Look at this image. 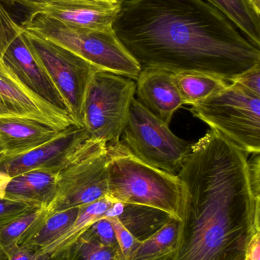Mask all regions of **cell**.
Returning <instances> with one entry per match:
<instances>
[{
	"label": "cell",
	"mask_w": 260,
	"mask_h": 260,
	"mask_svg": "<svg viewBox=\"0 0 260 260\" xmlns=\"http://www.w3.org/2000/svg\"><path fill=\"white\" fill-rule=\"evenodd\" d=\"M253 154L248 160L249 174L253 191L260 196V155L259 153Z\"/></svg>",
	"instance_id": "30"
},
{
	"label": "cell",
	"mask_w": 260,
	"mask_h": 260,
	"mask_svg": "<svg viewBox=\"0 0 260 260\" xmlns=\"http://www.w3.org/2000/svg\"><path fill=\"white\" fill-rule=\"evenodd\" d=\"M46 209H38L30 213L18 217L0 226V250L7 258L9 253L19 247L24 235L44 215Z\"/></svg>",
	"instance_id": "24"
},
{
	"label": "cell",
	"mask_w": 260,
	"mask_h": 260,
	"mask_svg": "<svg viewBox=\"0 0 260 260\" xmlns=\"http://www.w3.org/2000/svg\"><path fill=\"white\" fill-rule=\"evenodd\" d=\"M250 2L256 9V12L260 14V0H250Z\"/></svg>",
	"instance_id": "36"
},
{
	"label": "cell",
	"mask_w": 260,
	"mask_h": 260,
	"mask_svg": "<svg viewBox=\"0 0 260 260\" xmlns=\"http://www.w3.org/2000/svg\"><path fill=\"white\" fill-rule=\"evenodd\" d=\"M99 1L110 2V3H119L121 0H99Z\"/></svg>",
	"instance_id": "38"
},
{
	"label": "cell",
	"mask_w": 260,
	"mask_h": 260,
	"mask_svg": "<svg viewBox=\"0 0 260 260\" xmlns=\"http://www.w3.org/2000/svg\"><path fill=\"white\" fill-rule=\"evenodd\" d=\"M135 91L129 78L103 70L93 75L83 104V127L90 139L108 146L120 142Z\"/></svg>",
	"instance_id": "6"
},
{
	"label": "cell",
	"mask_w": 260,
	"mask_h": 260,
	"mask_svg": "<svg viewBox=\"0 0 260 260\" xmlns=\"http://www.w3.org/2000/svg\"><path fill=\"white\" fill-rule=\"evenodd\" d=\"M114 203L105 197L90 204L79 207V213L73 225L54 242L41 250L47 253L52 260H60L75 241L98 220L103 218L108 209Z\"/></svg>",
	"instance_id": "19"
},
{
	"label": "cell",
	"mask_w": 260,
	"mask_h": 260,
	"mask_svg": "<svg viewBox=\"0 0 260 260\" xmlns=\"http://www.w3.org/2000/svg\"><path fill=\"white\" fill-rule=\"evenodd\" d=\"M120 2L61 0L24 6L28 12L43 14L64 24L90 29L112 28L120 10Z\"/></svg>",
	"instance_id": "13"
},
{
	"label": "cell",
	"mask_w": 260,
	"mask_h": 260,
	"mask_svg": "<svg viewBox=\"0 0 260 260\" xmlns=\"http://www.w3.org/2000/svg\"><path fill=\"white\" fill-rule=\"evenodd\" d=\"M23 34L31 51L64 99L75 124L84 128V100L90 81L99 69L53 41L24 29Z\"/></svg>",
	"instance_id": "8"
},
{
	"label": "cell",
	"mask_w": 260,
	"mask_h": 260,
	"mask_svg": "<svg viewBox=\"0 0 260 260\" xmlns=\"http://www.w3.org/2000/svg\"><path fill=\"white\" fill-rule=\"evenodd\" d=\"M60 260H124L119 247L99 242L84 232Z\"/></svg>",
	"instance_id": "23"
},
{
	"label": "cell",
	"mask_w": 260,
	"mask_h": 260,
	"mask_svg": "<svg viewBox=\"0 0 260 260\" xmlns=\"http://www.w3.org/2000/svg\"><path fill=\"white\" fill-rule=\"evenodd\" d=\"M172 253H174V251L169 252V253L160 255V256H156V257L150 260H170L171 258H172Z\"/></svg>",
	"instance_id": "34"
},
{
	"label": "cell",
	"mask_w": 260,
	"mask_h": 260,
	"mask_svg": "<svg viewBox=\"0 0 260 260\" xmlns=\"http://www.w3.org/2000/svg\"><path fill=\"white\" fill-rule=\"evenodd\" d=\"M0 62L9 75L29 92L52 106L68 112L64 99L50 76L26 44L22 27L6 49Z\"/></svg>",
	"instance_id": "11"
},
{
	"label": "cell",
	"mask_w": 260,
	"mask_h": 260,
	"mask_svg": "<svg viewBox=\"0 0 260 260\" xmlns=\"http://www.w3.org/2000/svg\"><path fill=\"white\" fill-rule=\"evenodd\" d=\"M85 128L72 125L51 142L32 151L0 157V183L19 174L38 169L56 173L80 157L93 145Z\"/></svg>",
	"instance_id": "10"
},
{
	"label": "cell",
	"mask_w": 260,
	"mask_h": 260,
	"mask_svg": "<svg viewBox=\"0 0 260 260\" xmlns=\"http://www.w3.org/2000/svg\"><path fill=\"white\" fill-rule=\"evenodd\" d=\"M0 260H6V257H5L4 254L2 253L1 250H0Z\"/></svg>",
	"instance_id": "39"
},
{
	"label": "cell",
	"mask_w": 260,
	"mask_h": 260,
	"mask_svg": "<svg viewBox=\"0 0 260 260\" xmlns=\"http://www.w3.org/2000/svg\"><path fill=\"white\" fill-rule=\"evenodd\" d=\"M110 153L106 142L96 140L80 157L57 174V188L48 212L81 207L108 195Z\"/></svg>",
	"instance_id": "9"
},
{
	"label": "cell",
	"mask_w": 260,
	"mask_h": 260,
	"mask_svg": "<svg viewBox=\"0 0 260 260\" xmlns=\"http://www.w3.org/2000/svg\"><path fill=\"white\" fill-rule=\"evenodd\" d=\"M175 74L177 86L185 105L199 103L224 89L229 84L221 78L204 73Z\"/></svg>",
	"instance_id": "21"
},
{
	"label": "cell",
	"mask_w": 260,
	"mask_h": 260,
	"mask_svg": "<svg viewBox=\"0 0 260 260\" xmlns=\"http://www.w3.org/2000/svg\"><path fill=\"white\" fill-rule=\"evenodd\" d=\"M190 111L246 154L259 153L260 95L230 82Z\"/></svg>",
	"instance_id": "5"
},
{
	"label": "cell",
	"mask_w": 260,
	"mask_h": 260,
	"mask_svg": "<svg viewBox=\"0 0 260 260\" xmlns=\"http://www.w3.org/2000/svg\"><path fill=\"white\" fill-rule=\"evenodd\" d=\"M180 221L170 218L160 229L140 241L128 260H150L172 252L177 245Z\"/></svg>",
	"instance_id": "22"
},
{
	"label": "cell",
	"mask_w": 260,
	"mask_h": 260,
	"mask_svg": "<svg viewBox=\"0 0 260 260\" xmlns=\"http://www.w3.org/2000/svg\"><path fill=\"white\" fill-rule=\"evenodd\" d=\"M38 209L41 208L0 197V226Z\"/></svg>",
	"instance_id": "27"
},
{
	"label": "cell",
	"mask_w": 260,
	"mask_h": 260,
	"mask_svg": "<svg viewBox=\"0 0 260 260\" xmlns=\"http://www.w3.org/2000/svg\"><path fill=\"white\" fill-rule=\"evenodd\" d=\"M20 26L68 49L99 70L133 80L137 79L141 70L112 28L101 30L76 27L36 12H28Z\"/></svg>",
	"instance_id": "4"
},
{
	"label": "cell",
	"mask_w": 260,
	"mask_h": 260,
	"mask_svg": "<svg viewBox=\"0 0 260 260\" xmlns=\"http://www.w3.org/2000/svg\"><path fill=\"white\" fill-rule=\"evenodd\" d=\"M2 3H6V4L14 5L15 3H20V0H0Z\"/></svg>",
	"instance_id": "37"
},
{
	"label": "cell",
	"mask_w": 260,
	"mask_h": 260,
	"mask_svg": "<svg viewBox=\"0 0 260 260\" xmlns=\"http://www.w3.org/2000/svg\"><path fill=\"white\" fill-rule=\"evenodd\" d=\"M112 29L141 70L228 82L260 65V47L204 0H121Z\"/></svg>",
	"instance_id": "1"
},
{
	"label": "cell",
	"mask_w": 260,
	"mask_h": 260,
	"mask_svg": "<svg viewBox=\"0 0 260 260\" xmlns=\"http://www.w3.org/2000/svg\"><path fill=\"white\" fill-rule=\"evenodd\" d=\"M177 177L183 203L170 260H244L260 232L247 154L211 129L192 144Z\"/></svg>",
	"instance_id": "2"
},
{
	"label": "cell",
	"mask_w": 260,
	"mask_h": 260,
	"mask_svg": "<svg viewBox=\"0 0 260 260\" xmlns=\"http://www.w3.org/2000/svg\"><path fill=\"white\" fill-rule=\"evenodd\" d=\"M35 260H52L47 253L43 252H37V256Z\"/></svg>",
	"instance_id": "35"
},
{
	"label": "cell",
	"mask_w": 260,
	"mask_h": 260,
	"mask_svg": "<svg viewBox=\"0 0 260 260\" xmlns=\"http://www.w3.org/2000/svg\"><path fill=\"white\" fill-rule=\"evenodd\" d=\"M12 117L35 119L61 131L76 125L68 112L52 106L23 88L0 62V118Z\"/></svg>",
	"instance_id": "12"
},
{
	"label": "cell",
	"mask_w": 260,
	"mask_h": 260,
	"mask_svg": "<svg viewBox=\"0 0 260 260\" xmlns=\"http://www.w3.org/2000/svg\"><path fill=\"white\" fill-rule=\"evenodd\" d=\"M108 218L114 229L116 241L120 249L124 260L129 259L131 253L138 246L140 241L134 238V235L124 226L117 217Z\"/></svg>",
	"instance_id": "26"
},
{
	"label": "cell",
	"mask_w": 260,
	"mask_h": 260,
	"mask_svg": "<svg viewBox=\"0 0 260 260\" xmlns=\"http://www.w3.org/2000/svg\"><path fill=\"white\" fill-rule=\"evenodd\" d=\"M61 1V0H20V5L26 6L31 4H39V3H50V2Z\"/></svg>",
	"instance_id": "33"
},
{
	"label": "cell",
	"mask_w": 260,
	"mask_h": 260,
	"mask_svg": "<svg viewBox=\"0 0 260 260\" xmlns=\"http://www.w3.org/2000/svg\"><path fill=\"white\" fill-rule=\"evenodd\" d=\"M108 150L107 197L119 203L158 209L180 221L183 189L177 174L142 161L121 142Z\"/></svg>",
	"instance_id": "3"
},
{
	"label": "cell",
	"mask_w": 260,
	"mask_h": 260,
	"mask_svg": "<svg viewBox=\"0 0 260 260\" xmlns=\"http://www.w3.org/2000/svg\"><path fill=\"white\" fill-rule=\"evenodd\" d=\"M85 232L105 245L119 247L114 229L108 218H101L98 220Z\"/></svg>",
	"instance_id": "28"
},
{
	"label": "cell",
	"mask_w": 260,
	"mask_h": 260,
	"mask_svg": "<svg viewBox=\"0 0 260 260\" xmlns=\"http://www.w3.org/2000/svg\"><path fill=\"white\" fill-rule=\"evenodd\" d=\"M21 29L0 1V59Z\"/></svg>",
	"instance_id": "25"
},
{
	"label": "cell",
	"mask_w": 260,
	"mask_h": 260,
	"mask_svg": "<svg viewBox=\"0 0 260 260\" xmlns=\"http://www.w3.org/2000/svg\"><path fill=\"white\" fill-rule=\"evenodd\" d=\"M117 217L125 228L139 241L151 236L169 218V215L148 206L114 202L104 218Z\"/></svg>",
	"instance_id": "17"
},
{
	"label": "cell",
	"mask_w": 260,
	"mask_h": 260,
	"mask_svg": "<svg viewBox=\"0 0 260 260\" xmlns=\"http://www.w3.org/2000/svg\"><path fill=\"white\" fill-rule=\"evenodd\" d=\"M58 173L38 169L0 183V197L48 209L54 200Z\"/></svg>",
	"instance_id": "16"
},
{
	"label": "cell",
	"mask_w": 260,
	"mask_h": 260,
	"mask_svg": "<svg viewBox=\"0 0 260 260\" xmlns=\"http://www.w3.org/2000/svg\"><path fill=\"white\" fill-rule=\"evenodd\" d=\"M37 252L28 247L19 246L9 253L6 260H35Z\"/></svg>",
	"instance_id": "32"
},
{
	"label": "cell",
	"mask_w": 260,
	"mask_h": 260,
	"mask_svg": "<svg viewBox=\"0 0 260 260\" xmlns=\"http://www.w3.org/2000/svg\"><path fill=\"white\" fill-rule=\"evenodd\" d=\"M4 152H3V149H2L1 146H0V157L4 155Z\"/></svg>",
	"instance_id": "40"
},
{
	"label": "cell",
	"mask_w": 260,
	"mask_h": 260,
	"mask_svg": "<svg viewBox=\"0 0 260 260\" xmlns=\"http://www.w3.org/2000/svg\"><path fill=\"white\" fill-rule=\"evenodd\" d=\"M136 82L139 103L169 125L174 114L185 105L175 73L160 69H142Z\"/></svg>",
	"instance_id": "14"
},
{
	"label": "cell",
	"mask_w": 260,
	"mask_h": 260,
	"mask_svg": "<svg viewBox=\"0 0 260 260\" xmlns=\"http://www.w3.org/2000/svg\"><path fill=\"white\" fill-rule=\"evenodd\" d=\"M63 131L35 119L2 117L0 146L5 155H16L51 142Z\"/></svg>",
	"instance_id": "15"
},
{
	"label": "cell",
	"mask_w": 260,
	"mask_h": 260,
	"mask_svg": "<svg viewBox=\"0 0 260 260\" xmlns=\"http://www.w3.org/2000/svg\"><path fill=\"white\" fill-rule=\"evenodd\" d=\"M230 82L240 85L253 94L260 95V65L240 75Z\"/></svg>",
	"instance_id": "29"
},
{
	"label": "cell",
	"mask_w": 260,
	"mask_h": 260,
	"mask_svg": "<svg viewBox=\"0 0 260 260\" xmlns=\"http://www.w3.org/2000/svg\"><path fill=\"white\" fill-rule=\"evenodd\" d=\"M244 32L247 39L260 47V14L250 0H207Z\"/></svg>",
	"instance_id": "20"
},
{
	"label": "cell",
	"mask_w": 260,
	"mask_h": 260,
	"mask_svg": "<svg viewBox=\"0 0 260 260\" xmlns=\"http://www.w3.org/2000/svg\"><path fill=\"white\" fill-rule=\"evenodd\" d=\"M120 142L142 161L174 174L181 169L192 147L135 98L130 105Z\"/></svg>",
	"instance_id": "7"
},
{
	"label": "cell",
	"mask_w": 260,
	"mask_h": 260,
	"mask_svg": "<svg viewBox=\"0 0 260 260\" xmlns=\"http://www.w3.org/2000/svg\"><path fill=\"white\" fill-rule=\"evenodd\" d=\"M244 260H260V232L255 234L249 241Z\"/></svg>",
	"instance_id": "31"
},
{
	"label": "cell",
	"mask_w": 260,
	"mask_h": 260,
	"mask_svg": "<svg viewBox=\"0 0 260 260\" xmlns=\"http://www.w3.org/2000/svg\"><path fill=\"white\" fill-rule=\"evenodd\" d=\"M79 207L71 208L44 215L32 226L20 242L19 246L41 251L65 233L76 221Z\"/></svg>",
	"instance_id": "18"
}]
</instances>
